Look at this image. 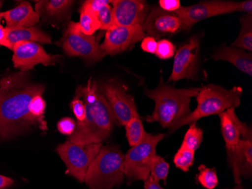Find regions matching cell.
<instances>
[{
	"mask_svg": "<svg viewBox=\"0 0 252 189\" xmlns=\"http://www.w3.org/2000/svg\"><path fill=\"white\" fill-rule=\"evenodd\" d=\"M29 74L18 72L0 80V139H11L32 126L46 130L47 125L33 117L29 111L31 99L42 95L45 86L30 80Z\"/></svg>",
	"mask_w": 252,
	"mask_h": 189,
	"instance_id": "obj_1",
	"label": "cell"
},
{
	"mask_svg": "<svg viewBox=\"0 0 252 189\" xmlns=\"http://www.w3.org/2000/svg\"><path fill=\"white\" fill-rule=\"evenodd\" d=\"M75 96L81 99L86 105V118L83 122H78L76 130L68 140L76 145L103 143L108 139L116 124L107 99L92 78L87 84L78 86Z\"/></svg>",
	"mask_w": 252,
	"mask_h": 189,
	"instance_id": "obj_2",
	"label": "cell"
},
{
	"mask_svg": "<svg viewBox=\"0 0 252 189\" xmlns=\"http://www.w3.org/2000/svg\"><path fill=\"white\" fill-rule=\"evenodd\" d=\"M200 88L175 89L160 84L156 89L145 91V95L155 102L152 114L146 117L147 123L157 122L162 127L172 129L190 113V100L196 97Z\"/></svg>",
	"mask_w": 252,
	"mask_h": 189,
	"instance_id": "obj_3",
	"label": "cell"
},
{
	"mask_svg": "<svg viewBox=\"0 0 252 189\" xmlns=\"http://www.w3.org/2000/svg\"><path fill=\"white\" fill-rule=\"evenodd\" d=\"M242 95L243 89L240 86H234L231 89L214 84L202 86L196 96V109L174 126L171 131L175 132L181 126L196 123L202 117L219 115L230 108L239 107Z\"/></svg>",
	"mask_w": 252,
	"mask_h": 189,
	"instance_id": "obj_4",
	"label": "cell"
},
{
	"mask_svg": "<svg viewBox=\"0 0 252 189\" xmlns=\"http://www.w3.org/2000/svg\"><path fill=\"white\" fill-rule=\"evenodd\" d=\"M124 155L117 146H102L91 163L85 182L90 189H112L124 180Z\"/></svg>",
	"mask_w": 252,
	"mask_h": 189,
	"instance_id": "obj_5",
	"label": "cell"
},
{
	"mask_svg": "<svg viewBox=\"0 0 252 189\" xmlns=\"http://www.w3.org/2000/svg\"><path fill=\"white\" fill-rule=\"evenodd\" d=\"M165 137L164 134L147 133L140 144L133 146L124 156L125 176L131 181H145L151 175L157 154V145Z\"/></svg>",
	"mask_w": 252,
	"mask_h": 189,
	"instance_id": "obj_6",
	"label": "cell"
},
{
	"mask_svg": "<svg viewBox=\"0 0 252 189\" xmlns=\"http://www.w3.org/2000/svg\"><path fill=\"white\" fill-rule=\"evenodd\" d=\"M59 43L66 55L79 57L90 63L98 62L107 55L100 48L96 37L83 34L77 22L69 23Z\"/></svg>",
	"mask_w": 252,
	"mask_h": 189,
	"instance_id": "obj_7",
	"label": "cell"
},
{
	"mask_svg": "<svg viewBox=\"0 0 252 189\" xmlns=\"http://www.w3.org/2000/svg\"><path fill=\"white\" fill-rule=\"evenodd\" d=\"M102 146V143L76 145L67 140L59 145L56 151L66 164L68 173L78 181L84 183L86 172Z\"/></svg>",
	"mask_w": 252,
	"mask_h": 189,
	"instance_id": "obj_8",
	"label": "cell"
},
{
	"mask_svg": "<svg viewBox=\"0 0 252 189\" xmlns=\"http://www.w3.org/2000/svg\"><path fill=\"white\" fill-rule=\"evenodd\" d=\"M237 6L238 2L233 1H204L190 6H181L175 13L182 21L184 31H188L202 20L237 11Z\"/></svg>",
	"mask_w": 252,
	"mask_h": 189,
	"instance_id": "obj_9",
	"label": "cell"
},
{
	"mask_svg": "<svg viewBox=\"0 0 252 189\" xmlns=\"http://www.w3.org/2000/svg\"><path fill=\"white\" fill-rule=\"evenodd\" d=\"M99 88L105 97L115 117L116 123L126 125L132 118L139 116L132 96L115 83H104Z\"/></svg>",
	"mask_w": 252,
	"mask_h": 189,
	"instance_id": "obj_10",
	"label": "cell"
},
{
	"mask_svg": "<svg viewBox=\"0 0 252 189\" xmlns=\"http://www.w3.org/2000/svg\"><path fill=\"white\" fill-rule=\"evenodd\" d=\"M199 38L193 36L175 52L172 73L168 81L183 79H196L199 62Z\"/></svg>",
	"mask_w": 252,
	"mask_h": 189,
	"instance_id": "obj_11",
	"label": "cell"
},
{
	"mask_svg": "<svg viewBox=\"0 0 252 189\" xmlns=\"http://www.w3.org/2000/svg\"><path fill=\"white\" fill-rule=\"evenodd\" d=\"M13 61L15 68L21 72H27L32 70L35 65L48 66L53 65L60 55H52L45 52L43 47L37 42L21 41L14 45Z\"/></svg>",
	"mask_w": 252,
	"mask_h": 189,
	"instance_id": "obj_12",
	"label": "cell"
},
{
	"mask_svg": "<svg viewBox=\"0 0 252 189\" xmlns=\"http://www.w3.org/2000/svg\"><path fill=\"white\" fill-rule=\"evenodd\" d=\"M146 38L141 25L132 27L115 26L107 31L100 48L107 55H117L128 49Z\"/></svg>",
	"mask_w": 252,
	"mask_h": 189,
	"instance_id": "obj_13",
	"label": "cell"
},
{
	"mask_svg": "<svg viewBox=\"0 0 252 189\" xmlns=\"http://www.w3.org/2000/svg\"><path fill=\"white\" fill-rule=\"evenodd\" d=\"M142 28L145 34L155 39L184 31L182 21L175 12H168L158 6L149 11Z\"/></svg>",
	"mask_w": 252,
	"mask_h": 189,
	"instance_id": "obj_14",
	"label": "cell"
},
{
	"mask_svg": "<svg viewBox=\"0 0 252 189\" xmlns=\"http://www.w3.org/2000/svg\"><path fill=\"white\" fill-rule=\"evenodd\" d=\"M219 116L227 157H230L236 153L242 139L252 140V129L240 121L235 112V108L228 109L220 113Z\"/></svg>",
	"mask_w": 252,
	"mask_h": 189,
	"instance_id": "obj_15",
	"label": "cell"
},
{
	"mask_svg": "<svg viewBox=\"0 0 252 189\" xmlns=\"http://www.w3.org/2000/svg\"><path fill=\"white\" fill-rule=\"evenodd\" d=\"M110 4L116 26H142L150 11V6L145 1L113 0Z\"/></svg>",
	"mask_w": 252,
	"mask_h": 189,
	"instance_id": "obj_16",
	"label": "cell"
},
{
	"mask_svg": "<svg viewBox=\"0 0 252 189\" xmlns=\"http://www.w3.org/2000/svg\"><path fill=\"white\" fill-rule=\"evenodd\" d=\"M228 161L233 170L235 183L241 184V177H252V140L242 139L236 153L228 157Z\"/></svg>",
	"mask_w": 252,
	"mask_h": 189,
	"instance_id": "obj_17",
	"label": "cell"
},
{
	"mask_svg": "<svg viewBox=\"0 0 252 189\" xmlns=\"http://www.w3.org/2000/svg\"><path fill=\"white\" fill-rule=\"evenodd\" d=\"M0 18L6 21L7 28L18 29L34 27L39 21V15L27 1L8 11L0 12Z\"/></svg>",
	"mask_w": 252,
	"mask_h": 189,
	"instance_id": "obj_18",
	"label": "cell"
},
{
	"mask_svg": "<svg viewBox=\"0 0 252 189\" xmlns=\"http://www.w3.org/2000/svg\"><path fill=\"white\" fill-rule=\"evenodd\" d=\"M216 61H226L249 76L252 75V54L235 47L222 46L212 55Z\"/></svg>",
	"mask_w": 252,
	"mask_h": 189,
	"instance_id": "obj_19",
	"label": "cell"
},
{
	"mask_svg": "<svg viewBox=\"0 0 252 189\" xmlns=\"http://www.w3.org/2000/svg\"><path fill=\"white\" fill-rule=\"evenodd\" d=\"M6 28L7 40L11 50L17 42L21 41L40 42L42 44H52V38L49 34L36 27L11 29Z\"/></svg>",
	"mask_w": 252,
	"mask_h": 189,
	"instance_id": "obj_20",
	"label": "cell"
},
{
	"mask_svg": "<svg viewBox=\"0 0 252 189\" xmlns=\"http://www.w3.org/2000/svg\"><path fill=\"white\" fill-rule=\"evenodd\" d=\"M70 0H43L36 3V13L45 19L62 20L67 15L73 4Z\"/></svg>",
	"mask_w": 252,
	"mask_h": 189,
	"instance_id": "obj_21",
	"label": "cell"
},
{
	"mask_svg": "<svg viewBox=\"0 0 252 189\" xmlns=\"http://www.w3.org/2000/svg\"><path fill=\"white\" fill-rule=\"evenodd\" d=\"M79 12H80V19L78 23L82 32L89 36L94 35V33L100 28L97 13L93 9H91L86 2L82 5Z\"/></svg>",
	"mask_w": 252,
	"mask_h": 189,
	"instance_id": "obj_22",
	"label": "cell"
},
{
	"mask_svg": "<svg viewBox=\"0 0 252 189\" xmlns=\"http://www.w3.org/2000/svg\"><path fill=\"white\" fill-rule=\"evenodd\" d=\"M241 31L232 47L252 51V14H246L241 18Z\"/></svg>",
	"mask_w": 252,
	"mask_h": 189,
	"instance_id": "obj_23",
	"label": "cell"
},
{
	"mask_svg": "<svg viewBox=\"0 0 252 189\" xmlns=\"http://www.w3.org/2000/svg\"><path fill=\"white\" fill-rule=\"evenodd\" d=\"M125 126L126 137L131 147L140 144L145 139L147 133L144 130L140 116L132 118Z\"/></svg>",
	"mask_w": 252,
	"mask_h": 189,
	"instance_id": "obj_24",
	"label": "cell"
},
{
	"mask_svg": "<svg viewBox=\"0 0 252 189\" xmlns=\"http://www.w3.org/2000/svg\"><path fill=\"white\" fill-rule=\"evenodd\" d=\"M195 158V151L181 145L179 150L174 157V163L176 167L184 172H189Z\"/></svg>",
	"mask_w": 252,
	"mask_h": 189,
	"instance_id": "obj_25",
	"label": "cell"
},
{
	"mask_svg": "<svg viewBox=\"0 0 252 189\" xmlns=\"http://www.w3.org/2000/svg\"><path fill=\"white\" fill-rule=\"evenodd\" d=\"M202 139L203 132L200 128L196 126V123H193L189 126L181 145L193 151H196L200 146Z\"/></svg>",
	"mask_w": 252,
	"mask_h": 189,
	"instance_id": "obj_26",
	"label": "cell"
},
{
	"mask_svg": "<svg viewBox=\"0 0 252 189\" xmlns=\"http://www.w3.org/2000/svg\"><path fill=\"white\" fill-rule=\"evenodd\" d=\"M196 180L205 189H214L219 185V178L215 169L208 168L205 165L199 166Z\"/></svg>",
	"mask_w": 252,
	"mask_h": 189,
	"instance_id": "obj_27",
	"label": "cell"
},
{
	"mask_svg": "<svg viewBox=\"0 0 252 189\" xmlns=\"http://www.w3.org/2000/svg\"><path fill=\"white\" fill-rule=\"evenodd\" d=\"M169 164L165 161V159L157 155L153 163L150 176L157 181H163L165 184L168 173H169Z\"/></svg>",
	"mask_w": 252,
	"mask_h": 189,
	"instance_id": "obj_28",
	"label": "cell"
},
{
	"mask_svg": "<svg viewBox=\"0 0 252 189\" xmlns=\"http://www.w3.org/2000/svg\"><path fill=\"white\" fill-rule=\"evenodd\" d=\"M110 4H106L97 11V17L100 23V30L108 31L116 26L113 18V8Z\"/></svg>",
	"mask_w": 252,
	"mask_h": 189,
	"instance_id": "obj_29",
	"label": "cell"
},
{
	"mask_svg": "<svg viewBox=\"0 0 252 189\" xmlns=\"http://www.w3.org/2000/svg\"><path fill=\"white\" fill-rule=\"evenodd\" d=\"M42 95H37L31 99L29 105V111L31 115L44 124L46 122L44 120V113L45 110V102L42 98Z\"/></svg>",
	"mask_w": 252,
	"mask_h": 189,
	"instance_id": "obj_30",
	"label": "cell"
},
{
	"mask_svg": "<svg viewBox=\"0 0 252 189\" xmlns=\"http://www.w3.org/2000/svg\"><path fill=\"white\" fill-rule=\"evenodd\" d=\"M176 52V48L171 41L168 39H160L157 42L156 55L162 60H167L174 57Z\"/></svg>",
	"mask_w": 252,
	"mask_h": 189,
	"instance_id": "obj_31",
	"label": "cell"
},
{
	"mask_svg": "<svg viewBox=\"0 0 252 189\" xmlns=\"http://www.w3.org/2000/svg\"><path fill=\"white\" fill-rule=\"evenodd\" d=\"M57 126L62 134L70 136L76 130V123L72 118L64 117L58 123Z\"/></svg>",
	"mask_w": 252,
	"mask_h": 189,
	"instance_id": "obj_32",
	"label": "cell"
},
{
	"mask_svg": "<svg viewBox=\"0 0 252 189\" xmlns=\"http://www.w3.org/2000/svg\"><path fill=\"white\" fill-rule=\"evenodd\" d=\"M71 109L73 110L78 122H83L86 118V108L83 101L79 98L75 96L71 102Z\"/></svg>",
	"mask_w": 252,
	"mask_h": 189,
	"instance_id": "obj_33",
	"label": "cell"
},
{
	"mask_svg": "<svg viewBox=\"0 0 252 189\" xmlns=\"http://www.w3.org/2000/svg\"><path fill=\"white\" fill-rule=\"evenodd\" d=\"M158 7L168 12H175L181 5L179 0H159Z\"/></svg>",
	"mask_w": 252,
	"mask_h": 189,
	"instance_id": "obj_34",
	"label": "cell"
},
{
	"mask_svg": "<svg viewBox=\"0 0 252 189\" xmlns=\"http://www.w3.org/2000/svg\"><path fill=\"white\" fill-rule=\"evenodd\" d=\"M141 46L144 52L155 54L157 48V41L152 37H146L142 39Z\"/></svg>",
	"mask_w": 252,
	"mask_h": 189,
	"instance_id": "obj_35",
	"label": "cell"
},
{
	"mask_svg": "<svg viewBox=\"0 0 252 189\" xmlns=\"http://www.w3.org/2000/svg\"><path fill=\"white\" fill-rule=\"evenodd\" d=\"M237 11H243V12H246V14H252V0L238 2Z\"/></svg>",
	"mask_w": 252,
	"mask_h": 189,
	"instance_id": "obj_36",
	"label": "cell"
},
{
	"mask_svg": "<svg viewBox=\"0 0 252 189\" xmlns=\"http://www.w3.org/2000/svg\"><path fill=\"white\" fill-rule=\"evenodd\" d=\"M144 182V189H164L161 187L158 181L154 180L151 176Z\"/></svg>",
	"mask_w": 252,
	"mask_h": 189,
	"instance_id": "obj_37",
	"label": "cell"
},
{
	"mask_svg": "<svg viewBox=\"0 0 252 189\" xmlns=\"http://www.w3.org/2000/svg\"><path fill=\"white\" fill-rule=\"evenodd\" d=\"M0 45L7 47L8 49H11L8 40H7L6 28H4L1 25H0Z\"/></svg>",
	"mask_w": 252,
	"mask_h": 189,
	"instance_id": "obj_38",
	"label": "cell"
},
{
	"mask_svg": "<svg viewBox=\"0 0 252 189\" xmlns=\"http://www.w3.org/2000/svg\"><path fill=\"white\" fill-rule=\"evenodd\" d=\"M14 181L6 176L0 175V189H6L13 185Z\"/></svg>",
	"mask_w": 252,
	"mask_h": 189,
	"instance_id": "obj_39",
	"label": "cell"
},
{
	"mask_svg": "<svg viewBox=\"0 0 252 189\" xmlns=\"http://www.w3.org/2000/svg\"><path fill=\"white\" fill-rule=\"evenodd\" d=\"M245 189V188L243 187V186H242L241 184L236 185V186H234V187L232 188V189Z\"/></svg>",
	"mask_w": 252,
	"mask_h": 189,
	"instance_id": "obj_40",
	"label": "cell"
},
{
	"mask_svg": "<svg viewBox=\"0 0 252 189\" xmlns=\"http://www.w3.org/2000/svg\"><path fill=\"white\" fill-rule=\"evenodd\" d=\"M2 6V2H0V8Z\"/></svg>",
	"mask_w": 252,
	"mask_h": 189,
	"instance_id": "obj_41",
	"label": "cell"
}]
</instances>
